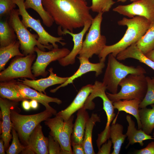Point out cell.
<instances>
[{
  "label": "cell",
  "mask_w": 154,
  "mask_h": 154,
  "mask_svg": "<svg viewBox=\"0 0 154 154\" xmlns=\"http://www.w3.org/2000/svg\"><path fill=\"white\" fill-rule=\"evenodd\" d=\"M17 37L8 21L0 22V47L8 46L16 40Z\"/></svg>",
  "instance_id": "obj_31"
},
{
  "label": "cell",
  "mask_w": 154,
  "mask_h": 154,
  "mask_svg": "<svg viewBox=\"0 0 154 154\" xmlns=\"http://www.w3.org/2000/svg\"><path fill=\"white\" fill-rule=\"evenodd\" d=\"M147 89L146 94L140 102L139 108L146 107L149 105L154 104V76L151 78L146 76Z\"/></svg>",
  "instance_id": "obj_33"
},
{
  "label": "cell",
  "mask_w": 154,
  "mask_h": 154,
  "mask_svg": "<svg viewBox=\"0 0 154 154\" xmlns=\"http://www.w3.org/2000/svg\"><path fill=\"white\" fill-rule=\"evenodd\" d=\"M142 66L136 67L125 65L120 62L112 54L108 55L107 65L102 82L106 90L112 94L117 93L118 88L121 81L130 74L140 75L146 73Z\"/></svg>",
  "instance_id": "obj_3"
},
{
  "label": "cell",
  "mask_w": 154,
  "mask_h": 154,
  "mask_svg": "<svg viewBox=\"0 0 154 154\" xmlns=\"http://www.w3.org/2000/svg\"><path fill=\"white\" fill-rule=\"evenodd\" d=\"M115 3L113 0H92L90 8L93 12L103 13L109 11Z\"/></svg>",
  "instance_id": "obj_34"
},
{
  "label": "cell",
  "mask_w": 154,
  "mask_h": 154,
  "mask_svg": "<svg viewBox=\"0 0 154 154\" xmlns=\"http://www.w3.org/2000/svg\"><path fill=\"white\" fill-rule=\"evenodd\" d=\"M20 43L19 40H16L9 45L0 47V71L5 68V66L9 60L15 56H24L19 49Z\"/></svg>",
  "instance_id": "obj_27"
},
{
  "label": "cell",
  "mask_w": 154,
  "mask_h": 154,
  "mask_svg": "<svg viewBox=\"0 0 154 154\" xmlns=\"http://www.w3.org/2000/svg\"><path fill=\"white\" fill-rule=\"evenodd\" d=\"M52 115V112L46 109L37 114L26 115L20 114L12 109L10 118L12 126L17 132L21 142L26 146L31 134L37 125Z\"/></svg>",
  "instance_id": "obj_6"
},
{
  "label": "cell",
  "mask_w": 154,
  "mask_h": 154,
  "mask_svg": "<svg viewBox=\"0 0 154 154\" xmlns=\"http://www.w3.org/2000/svg\"><path fill=\"white\" fill-rule=\"evenodd\" d=\"M53 70L52 68H50L48 70L50 75L46 78L38 80H29L24 78L23 80L18 79V80L40 93L46 94L45 90L47 88L55 84L63 83L68 78V77H62L57 76L54 73Z\"/></svg>",
  "instance_id": "obj_18"
},
{
  "label": "cell",
  "mask_w": 154,
  "mask_h": 154,
  "mask_svg": "<svg viewBox=\"0 0 154 154\" xmlns=\"http://www.w3.org/2000/svg\"><path fill=\"white\" fill-rule=\"evenodd\" d=\"M22 106L23 109L26 111H29L31 108L30 102L27 100L22 101Z\"/></svg>",
  "instance_id": "obj_41"
},
{
  "label": "cell",
  "mask_w": 154,
  "mask_h": 154,
  "mask_svg": "<svg viewBox=\"0 0 154 154\" xmlns=\"http://www.w3.org/2000/svg\"><path fill=\"white\" fill-rule=\"evenodd\" d=\"M18 102L0 98V112L2 119V133L1 137L4 141L6 151L9 148V142L12 138L11 134L12 124L10 118L11 111L13 107L17 105Z\"/></svg>",
  "instance_id": "obj_14"
},
{
  "label": "cell",
  "mask_w": 154,
  "mask_h": 154,
  "mask_svg": "<svg viewBox=\"0 0 154 154\" xmlns=\"http://www.w3.org/2000/svg\"><path fill=\"white\" fill-rule=\"evenodd\" d=\"M100 121V117L96 114L93 113L86 123L83 141L85 154L95 153L92 145V131L96 123Z\"/></svg>",
  "instance_id": "obj_26"
},
{
  "label": "cell",
  "mask_w": 154,
  "mask_h": 154,
  "mask_svg": "<svg viewBox=\"0 0 154 154\" xmlns=\"http://www.w3.org/2000/svg\"><path fill=\"white\" fill-rule=\"evenodd\" d=\"M48 137L44 135L42 126L40 123L31 134L27 147L36 154H49L48 149Z\"/></svg>",
  "instance_id": "obj_20"
},
{
  "label": "cell",
  "mask_w": 154,
  "mask_h": 154,
  "mask_svg": "<svg viewBox=\"0 0 154 154\" xmlns=\"http://www.w3.org/2000/svg\"><path fill=\"white\" fill-rule=\"evenodd\" d=\"M31 108L34 110L37 109L38 107V102L34 100H31L30 102Z\"/></svg>",
  "instance_id": "obj_42"
},
{
  "label": "cell",
  "mask_w": 154,
  "mask_h": 154,
  "mask_svg": "<svg viewBox=\"0 0 154 154\" xmlns=\"http://www.w3.org/2000/svg\"><path fill=\"white\" fill-rule=\"evenodd\" d=\"M141 101L138 99L120 100L113 102V104L114 109L117 110L118 112L124 111L135 117L137 121L138 129H141L142 126L139 115V106Z\"/></svg>",
  "instance_id": "obj_25"
},
{
  "label": "cell",
  "mask_w": 154,
  "mask_h": 154,
  "mask_svg": "<svg viewBox=\"0 0 154 154\" xmlns=\"http://www.w3.org/2000/svg\"><path fill=\"white\" fill-rule=\"evenodd\" d=\"M151 23L146 18L139 16L129 19L124 17L118 21V25L127 27L126 32L118 42L112 45L105 46L98 55L100 62H105L106 56L111 53L116 57L119 52L136 43L145 33Z\"/></svg>",
  "instance_id": "obj_2"
},
{
  "label": "cell",
  "mask_w": 154,
  "mask_h": 154,
  "mask_svg": "<svg viewBox=\"0 0 154 154\" xmlns=\"http://www.w3.org/2000/svg\"><path fill=\"white\" fill-rule=\"evenodd\" d=\"M153 137H154V131L153 132Z\"/></svg>",
  "instance_id": "obj_47"
},
{
  "label": "cell",
  "mask_w": 154,
  "mask_h": 154,
  "mask_svg": "<svg viewBox=\"0 0 154 154\" xmlns=\"http://www.w3.org/2000/svg\"><path fill=\"white\" fill-rule=\"evenodd\" d=\"M48 149L49 154H68L61 148L59 142L51 135L48 137Z\"/></svg>",
  "instance_id": "obj_37"
},
{
  "label": "cell",
  "mask_w": 154,
  "mask_h": 154,
  "mask_svg": "<svg viewBox=\"0 0 154 154\" xmlns=\"http://www.w3.org/2000/svg\"><path fill=\"white\" fill-rule=\"evenodd\" d=\"M123 127L121 124L114 121L110 127V135L113 145V151L112 154H119L122 144L127 137L123 134Z\"/></svg>",
  "instance_id": "obj_28"
},
{
  "label": "cell",
  "mask_w": 154,
  "mask_h": 154,
  "mask_svg": "<svg viewBox=\"0 0 154 154\" xmlns=\"http://www.w3.org/2000/svg\"><path fill=\"white\" fill-rule=\"evenodd\" d=\"M36 57L34 54L24 56H16L9 66L0 72V82L18 78L36 79L31 69L32 63Z\"/></svg>",
  "instance_id": "obj_11"
},
{
  "label": "cell",
  "mask_w": 154,
  "mask_h": 154,
  "mask_svg": "<svg viewBox=\"0 0 154 154\" xmlns=\"http://www.w3.org/2000/svg\"><path fill=\"white\" fill-rule=\"evenodd\" d=\"M11 133L12 141L11 145L6 151L7 154H18L21 153L26 148V146L21 143L18 134L12 126Z\"/></svg>",
  "instance_id": "obj_35"
},
{
  "label": "cell",
  "mask_w": 154,
  "mask_h": 154,
  "mask_svg": "<svg viewBox=\"0 0 154 154\" xmlns=\"http://www.w3.org/2000/svg\"><path fill=\"white\" fill-rule=\"evenodd\" d=\"M152 108L146 107L139 110V115L142 130L150 135L154 129V104L151 105Z\"/></svg>",
  "instance_id": "obj_29"
},
{
  "label": "cell",
  "mask_w": 154,
  "mask_h": 154,
  "mask_svg": "<svg viewBox=\"0 0 154 154\" xmlns=\"http://www.w3.org/2000/svg\"><path fill=\"white\" fill-rule=\"evenodd\" d=\"M92 86L93 85L89 84L82 87L72 103L65 109L57 113L56 116L67 121L74 113L83 107L91 92Z\"/></svg>",
  "instance_id": "obj_19"
},
{
  "label": "cell",
  "mask_w": 154,
  "mask_h": 154,
  "mask_svg": "<svg viewBox=\"0 0 154 154\" xmlns=\"http://www.w3.org/2000/svg\"><path fill=\"white\" fill-rule=\"evenodd\" d=\"M89 118L86 109L83 107L78 111L71 136V143H83L86 124Z\"/></svg>",
  "instance_id": "obj_21"
},
{
  "label": "cell",
  "mask_w": 154,
  "mask_h": 154,
  "mask_svg": "<svg viewBox=\"0 0 154 154\" xmlns=\"http://www.w3.org/2000/svg\"><path fill=\"white\" fill-rule=\"evenodd\" d=\"M19 15L18 9H14L9 16L8 21L15 31L20 43V48L25 56L34 54L36 46L43 51H45V48L53 49L52 45L46 46L39 43L38 35L30 32L22 23Z\"/></svg>",
  "instance_id": "obj_5"
},
{
  "label": "cell",
  "mask_w": 154,
  "mask_h": 154,
  "mask_svg": "<svg viewBox=\"0 0 154 154\" xmlns=\"http://www.w3.org/2000/svg\"><path fill=\"white\" fill-rule=\"evenodd\" d=\"M137 47L145 54L154 48V21L145 34L136 42Z\"/></svg>",
  "instance_id": "obj_32"
},
{
  "label": "cell",
  "mask_w": 154,
  "mask_h": 154,
  "mask_svg": "<svg viewBox=\"0 0 154 154\" xmlns=\"http://www.w3.org/2000/svg\"><path fill=\"white\" fill-rule=\"evenodd\" d=\"M136 154H154V141L149 143L145 147L136 150L134 152Z\"/></svg>",
  "instance_id": "obj_38"
},
{
  "label": "cell",
  "mask_w": 154,
  "mask_h": 154,
  "mask_svg": "<svg viewBox=\"0 0 154 154\" xmlns=\"http://www.w3.org/2000/svg\"><path fill=\"white\" fill-rule=\"evenodd\" d=\"M120 91L116 94L106 92L112 102L122 100L138 99L142 100L147 92V84L144 74H130L123 78L119 83Z\"/></svg>",
  "instance_id": "obj_4"
},
{
  "label": "cell",
  "mask_w": 154,
  "mask_h": 154,
  "mask_svg": "<svg viewBox=\"0 0 154 154\" xmlns=\"http://www.w3.org/2000/svg\"><path fill=\"white\" fill-rule=\"evenodd\" d=\"M45 10L58 25L59 35L66 31L73 33L74 29L84 27L92 21L90 7L85 0H42Z\"/></svg>",
  "instance_id": "obj_1"
},
{
  "label": "cell",
  "mask_w": 154,
  "mask_h": 154,
  "mask_svg": "<svg viewBox=\"0 0 154 154\" xmlns=\"http://www.w3.org/2000/svg\"><path fill=\"white\" fill-rule=\"evenodd\" d=\"M126 119L128 125L126 134L129 140V143L125 147L126 149L130 145H133L136 143H139L141 146H142L144 145L143 141H144L154 139V137L147 134L141 129H137L135 127V122L130 116L127 115Z\"/></svg>",
  "instance_id": "obj_23"
},
{
  "label": "cell",
  "mask_w": 154,
  "mask_h": 154,
  "mask_svg": "<svg viewBox=\"0 0 154 154\" xmlns=\"http://www.w3.org/2000/svg\"><path fill=\"white\" fill-rule=\"evenodd\" d=\"M111 140H108L107 142H106L103 144L98 149V154H110L111 147L112 144Z\"/></svg>",
  "instance_id": "obj_39"
},
{
  "label": "cell",
  "mask_w": 154,
  "mask_h": 154,
  "mask_svg": "<svg viewBox=\"0 0 154 154\" xmlns=\"http://www.w3.org/2000/svg\"><path fill=\"white\" fill-rule=\"evenodd\" d=\"M113 11L131 18L139 16L154 21V0H137L129 4L118 5Z\"/></svg>",
  "instance_id": "obj_13"
},
{
  "label": "cell",
  "mask_w": 154,
  "mask_h": 154,
  "mask_svg": "<svg viewBox=\"0 0 154 154\" xmlns=\"http://www.w3.org/2000/svg\"><path fill=\"white\" fill-rule=\"evenodd\" d=\"M145 54L147 58L154 61V48Z\"/></svg>",
  "instance_id": "obj_44"
},
{
  "label": "cell",
  "mask_w": 154,
  "mask_h": 154,
  "mask_svg": "<svg viewBox=\"0 0 154 154\" xmlns=\"http://www.w3.org/2000/svg\"><path fill=\"white\" fill-rule=\"evenodd\" d=\"M16 5L12 0H0V17L9 16Z\"/></svg>",
  "instance_id": "obj_36"
},
{
  "label": "cell",
  "mask_w": 154,
  "mask_h": 154,
  "mask_svg": "<svg viewBox=\"0 0 154 154\" xmlns=\"http://www.w3.org/2000/svg\"></svg>",
  "instance_id": "obj_48"
},
{
  "label": "cell",
  "mask_w": 154,
  "mask_h": 154,
  "mask_svg": "<svg viewBox=\"0 0 154 154\" xmlns=\"http://www.w3.org/2000/svg\"><path fill=\"white\" fill-rule=\"evenodd\" d=\"M106 90V87L102 82L95 81L93 85L90 94L87 98L83 106L86 110H93L95 107L93 102V99L99 97L102 100L103 109L106 115L107 122L104 130L98 135L97 140L100 144L104 143L109 139L110 124L116 116L113 102L107 96L105 92Z\"/></svg>",
  "instance_id": "obj_7"
},
{
  "label": "cell",
  "mask_w": 154,
  "mask_h": 154,
  "mask_svg": "<svg viewBox=\"0 0 154 154\" xmlns=\"http://www.w3.org/2000/svg\"><path fill=\"white\" fill-rule=\"evenodd\" d=\"M72 147L73 154H84L85 150L83 143H71Z\"/></svg>",
  "instance_id": "obj_40"
},
{
  "label": "cell",
  "mask_w": 154,
  "mask_h": 154,
  "mask_svg": "<svg viewBox=\"0 0 154 154\" xmlns=\"http://www.w3.org/2000/svg\"><path fill=\"white\" fill-rule=\"evenodd\" d=\"M24 5L26 9H32L38 14L45 26L50 27L52 25L54 21L44 9L42 0H25Z\"/></svg>",
  "instance_id": "obj_30"
},
{
  "label": "cell",
  "mask_w": 154,
  "mask_h": 154,
  "mask_svg": "<svg viewBox=\"0 0 154 154\" xmlns=\"http://www.w3.org/2000/svg\"><path fill=\"white\" fill-rule=\"evenodd\" d=\"M17 81L20 91L27 100H34L37 101L45 106L46 109L50 111L53 115H56L57 113L56 110L50 106L49 103L54 102L60 105L62 102L60 100L57 98L50 97L46 94L38 92L19 81Z\"/></svg>",
  "instance_id": "obj_17"
},
{
  "label": "cell",
  "mask_w": 154,
  "mask_h": 154,
  "mask_svg": "<svg viewBox=\"0 0 154 154\" xmlns=\"http://www.w3.org/2000/svg\"><path fill=\"white\" fill-rule=\"evenodd\" d=\"M74 116L72 115L67 121L56 116L45 121L46 125L50 129L49 134L59 143L62 149L68 154H73L71 138L73 132Z\"/></svg>",
  "instance_id": "obj_10"
},
{
  "label": "cell",
  "mask_w": 154,
  "mask_h": 154,
  "mask_svg": "<svg viewBox=\"0 0 154 154\" xmlns=\"http://www.w3.org/2000/svg\"><path fill=\"white\" fill-rule=\"evenodd\" d=\"M92 22H86L82 30L78 33H74L68 31H65L62 33V35L67 34L71 35L72 37L74 44L72 50L67 56L58 60L61 65L65 66L75 63L76 57L79 54L81 49L84 37L90 27Z\"/></svg>",
  "instance_id": "obj_16"
},
{
  "label": "cell",
  "mask_w": 154,
  "mask_h": 154,
  "mask_svg": "<svg viewBox=\"0 0 154 154\" xmlns=\"http://www.w3.org/2000/svg\"><path fill=\"white\" fill-rule=\"evenodd\" d=\"M127 0H117L118 2H124L126 1ZM137 0H130L131 1L133 2Z\"/></svg>",
  "instance_id": "obj_46"
},
{
  "label": "cell",
  "mask_w": 154,
  "mask_h": 154,
  "mask_svg": "<svg viewBox=\"0 0 154 154\" xmlns=\"http://www.w3.org/2000/svg\"><path fill=\"white\" fill-rule=\"evenodd\" d=\"M79 60L80 64L77 71L71 76L68 77L67 80L54 89L51 90L50 92L52 93L55 92L58 89L65 87L69 84L72 83L76 78L81 76L83 74L90 71L96 72L95 75L98 77L103 72V69L105 64V62H100L94 63L90 62L89 59L83 57H77Z\"/></svg>",
  "instance_id": "obj_15"
},
{
  "label": "cell",
  "mask_w": 154,
  "mask_h": 154,
  "mask_svg": "<svg viewBox=\"0 0 154 154\" xmlns=\"http://www.w3.org/2000/svg\"><path fill=\"white\" fill-rule=\"evenodd\" d=\"M116 58L118 60L128 58H132L138 60L146 64L154 70V61L147 58L137 47L136 43L130 45L119 52Z\"/></svg>",
  "instance_id": "obj_24"
},
{
  "label": "cell",
  "mask_w": 154,
  "mask_h": 154,
  "mask_svg": "<svg viewBox=\"0 0 154 154\" xmlns=\"http://www.w3.org/2000/svg\"><path fill=\"white\" fill-rule=\"evenodd\" d=\"M21 154H35L30 149L26 146V148L21 153Z\"/></svg>",
  "instance_id": "obj_45"
},
{
  "label": "cell",
  "mask_w": 154,
  "mask_h": 154,
  "mask_svg": "<svg viewBox=\"0 0 154 154\" xmlns=\"http://www.w3.org/2000/svg\"><path fill=\"white\" fill-rule=\"evenodd\" d=\"M35 52L37 56L35 62L32 66V72L35 77L39 76L46 77L48 74L46 68L51 62L58 60L67 56L70 51L68 48H54L48 52L43 51L37 46Z\"/></svg>",
  "instance_id": "obj_12"
},
{
  "label": "cell",
  "mask_w": 154,
  "mask_h": 154,
  "mask_svg": "<svg viewBox=\"0 0 154 154\" xmlns=\"http://www.w3.org/2000/svg\"><path fill=\"white\" fill-rule=\"evenodd\" d=\"M103 14L98 13L93 19L88 32L83 41L79 56L89 59L94 54L99 55L106 45V38L101 33Z\"/></svg>",
  "instance_id": "obj_8"
},
{
  "label": "cell",
  "mask_w": 154,
  "mask_h": 154,
  "mask_svg": "<svg viewBox=\"0 0 154 154\" xmlns=\"http://www.w3.org/2000/svg\"><path fill=\"white\" fill-rule=\"evenodd\" d=\"M0 96L16 102L27 100L20 91L18 81L15 79L0 82Z\"/></svg>",
  "instance_id": "obj_22"
},
{
  "label": "cell",
  "mask_w": 154,
  "mask_h": 154,
  "mask_svg": "<svg viewBox=\"0 0 154 154\" xmlns=\"http://www.w3.org/2000/svg\"><path fill=\"white\" fill-rule=\"evenodd\" d=\"M12 0L18 7L22 23L27 28H30L36 32L38 37V40L39 43L46 46L52 45L54 48H58L56 42L60 43L62 46L66 45V43L62 41L64 40L62 37H56L50 35L44 28L39 19H35L29 14L25 6V0Z\"/></svg>",
  "instance_id": "obj_9"
},
{
  "label": "cell",
  "mask_w": 154,
  "mask_h": 154,
  "mask_svg": "<svg viewBox=\"0 0 154 154\" xmlns=\"http://www.w3.org/2000/svg\"><path fill=\"white\" fill-rule=\"evenodd\" d=\"M5 151L4 141L3 139L1 138L0 140V154H5Z\"/></svg>",
  "instance_id": "obj_43"
}]
</instances>
